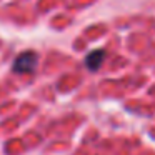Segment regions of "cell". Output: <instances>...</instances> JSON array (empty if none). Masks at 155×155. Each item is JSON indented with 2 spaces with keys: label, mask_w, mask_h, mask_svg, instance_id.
I'll use <instances>...</instances> for the list:
<instances>
[{
  "label": "cell",
  "mask_w": 155,
  "mask_h": 155,
  "mask_svg": "<svg viewBox=\"0 0 155 155\" xmlns=\"http://www.w3.org/2000/svg\"><path fill=\"white\" fill-rule=\"evenodd\" d=\"M38 57L34 50H27L22 52L17 58L14 60V65H12V70L15 74H32L37 67Z\"/></svg>",
  "instance_id": "cell-1"
},
{
  "label": "cell",
  "mask_w": 155,
  "mask_h": 155,
  "mask_svg": "<svg viewBox=\"0 0 155 155\" xmlns=\"http://www.w3.org/2000/svg\"><path fill=\"white\" fill-rule=\"evenodd\" d=\"M105 60V50H102V48H97V50H92L90 54L85 57V65H87L88 70L95 72L100 68V65L104 64Z\"/></svg>",
  "instance_id": "cell-2"
}]
</instances>
